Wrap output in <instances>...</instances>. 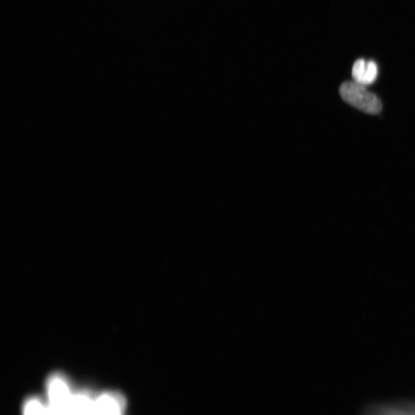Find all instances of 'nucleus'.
<instances>
[{
    "label": "nucleus",
    "instance_id": "423d86ee",
    "mask_svg": "<svg viewBox=\"0 0 415 415\" xmlns=\"http://www.w3.org/2000/svg\"><path fill=\"white\" fill-rule=\"evenodd\" d=\"M48 404L37 396L26 399L23 404V415H46Z\"/></svg>",
    "mask_w": 415,
    "mask_h": 415
},
{
    "label": "nucleus",
    "instance_id": "39448f33",
    "mask_svg": "<svg viewBox=\"0 0 415 415\" xmlns=\"http://www.w3.org/2000/svg\"><path fill=\"white\" fill-rule=\"evenodd\" d=\"M96 397L88 391L75 392L68 408V415H94Z\"/></svg>",
    "mask_w": 415,
    "mask_h": 415
},
{
    "label": "nucleus",
    "instance_id": "f03ea898",
    "mask_svg": "<svg viewBox=\"0 0 415 415\" xmlns=\"http://www.w3.org/2000/svg\"><path fill=\"white\" fill-rule=\"evenodd\" d=\"M48 406L68 413L69 403L73 396L71 382L61 372L49 375L46 384Z\"/></svg>",
    "mask_w": 415,
    "mask_h": 415
},
{
    "label": "nucleus",
    "instance_id": "7ed1b4c3",
    "mask_svg": "<svg viewBox=\"0 0 415 415\" xmlns=\"http://www.w3.org/2000/svg\"><path fill=\"white\" fill-rule=\"evenodd\" d=\"M126 399L115 391H104L95 399L94 415H124Z\"/></svg>",
    "mask_w": 415,
    "mask_h": 415
},
{
    "label": "nucleus",
    "instance_id": "f257e3e1",
    "mask_svg": "<svg viewBox=\"0 0 415 415\" xmlns=\"http://www.w3.org/2000/svg\"><path fill=\"white\" fill-rule=\"evenodd\" d=\"M343 101L368 114H379L382 108L379 98L367 91V86L355 81L344 83L340 87Z\"/></svg>",
    "mask_w": 415,
    "mask_h": 415
},
{
    "label": "nucleus",
    "instance_id": "20e7f679",
    "mask_svg": "<svg viewBox=\"0 0 415 415\" xmlns=\"http://www.w3.org/2000/svg\"><path fill=\"white\" fill-rule=\"evenodd\" d=\"M379 74V68L374 61H365L364 59H358L352 68L354 81L367 86L376 81Z\"/></svg>",
    "mask_w": 415,
    "mask_h": 415
}]
</instances>
